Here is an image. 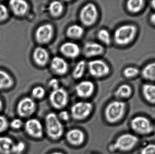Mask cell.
<instances>
[{
    "instance_id": "obj_1",
    "label": "cell",
    "mask_w": 155,
    "mask_h": 154,
    "mask_svg": "<svg viewBox=\"0 0 155 154\" xmlns=\"http://www.w3.org/2000/svg\"><path fill=\"white\" fill-rule=\"evenodd\" d=\"M46 134L53 140H58L62 137L64 127L58 115L53 112L48 113L45 117Z\"/></svg>"
},
{
    "instance_id": "obj_2",
    "label": "cell",
    "mask_w": 155,
    "mask_h": 154,
    "mask_svg": "<svg viewBox=\"0 0 155 154\" xmlns=\"http://www.w3.org/2000/svg\"><path fill=\"white\" fill-rule=\"evenodd\" d=\"M126 104L122 101H112L107 106L104 111L106 120L110 124L119 122L125 113Z\"/></svg>"
},
{
    "instance_id": "obj_3",
    "label": "cell",
    "mask_w": 155,
    "mask_h": 154,
    "mask_svg": "<svg viewBox=\"0 0 155 154\" xmlns=\"http://www.w3.org/2000/svg\"><path fill=\"white\" fill-rule=\"evenodd\" d=\"M137 28L133 24H125L117 28L114 32V39L118 45L124 46L129 44L135 38Z\"/></svg>"
},
{
    "instance_id": "obj_4",
    "label": "cell",
    "mask_w": 155,
    "mask_h": 154,
    "mask_svg": "<svg viewBox=\"0 0 155 154\" xmlns=\"http://www.w3.org/2000/svg\"><path fill=\"white\" fill-rule=\"evenodd\" d=\"M139 142V139L134 135L125 134L118 137L115 142L110 145V150L127 152L132 150Z\"/></svg>"
},
{
    "instance_id": "obj_5",
    "label": "cell",
    "mask_w": 155,
    "mask_h": 154,
    "mask_svg": "<svg viewBox=\"0 0 155 154\" xmlns=\"http://www.w3.org/2000/svg\"><path fill=\"white\" fill-rule=\"evenodd\" d=\"M93 108V105L90 102H78L71 107V116L74 119L78 121L84 120L91 115Z\"/></svg>"
},
{
    "instance_id": "obj_6",
    "label": "cell",
    "mask_w": 155,
    "mask_h": 154,
    "mask_svg": "<svg viewBox=\"0 0 155 154\" xmlns=\"http://www.w3.org/2000/svg\"><path fill=\"white\" fill-rule=\"evenodd\" d=\"M98 17V11L96 6L92 3L87 4L81 9L79 18L84 25L90 26L96 21Z\"/></svg>"
},
{
    "instance_id": "obj_7",
    "label": "cell",
    "mask_w": 155,
    "mask_h": 154,
    "mask_svg": "<svg viewBox=\"0 0 155 154\" xmlns=\"http://www.w3.org/2000/svg\"><path fill=\"white\" fill-rule=\"evenodd\" d=\"M49 100L53 107L56 109H61L67 105L69 101V96L65 89L60 87L53 90L51 92Z\"/></svg>"
},
{
    "instance_id": "obj_8",
    "label": "cell",
    "mask_w": 155,
    "mask_h": 154,
    "mask_svg": "<svg viewBox=\"0 0 155 154\" xmlns=\"http://www.w3.org/2000/svg\"><path fill=\"white\" fill-rule=\"evenodd\" d=\"M130 124L132 129L140 134H148L153 131V124L145 117H136L132 119Z\"/></svg>"
},
{
    "instance_id": "obj_9",
    "label": "cell",
    "mask_w": 155,
    "mask_h": 154,
    "mask_svg": "<svg viewBox=\"0 0 155 154\" xmlns=\"http://www.w3.org/2000/svg\"><path fill=\"white\" fill-rule=\"evenodd\" d=\"M88 69L89 73L95 77H102L109 74L110 68L108 65L100 59L91 61L88 63Z\"/></svg>"
},
{
    "instance_id": "obj_10",
    "label": "cell",
    "mask_w": 155,
    "mask_h": 154,
    "mask_svg": "<svg viewBox=\"0 0 155 154\" xmlns=\"http://www.w3.org/2000/svg\"><path fill=\"white\" fill-rule=\"evenodd\" d=\"M25 130L31 137L40 139L43 137L44 128L41 123L36 118H31L25 122Z\"/></svg>"
},
{
    "instance_id": "obj_11",
    "label": "cell",
    "mask_w": 155,
    "mask_h": 154,
    "mask_svg": "<svg viewBox=\"0 0 155 154\" xmlns=\"http://www.w3.org/2000/svg\"><path fill=\"white\" fill-rule=\"evenodd\" d=\"M36 109V103L30 97L24 98L20 100L17 105V113L21 117L31 116Z\"/></svg>"
},
{
    "instance_id": "obj_12",
    "label": "cell",
    "mask_w": 155,
    "mask_h": 154,
    "mask_svg": "<svg viewBox=\"0 0 155 154\" xmlns=\"http://www.w3.org/2000/svg\"><path fill=\"white\" fill-rule=\"evenodd\" d=\"M54 28L51 24H45L39 26L35 32L36 41L41 44H46L52 38Z\"/></svg>"
},
{
    "instance_id": "obj_13",
    "label": "cell",
    "mask_w": 155,
    "mask_h": 154,
    "mask_svg": "<svg viewBox=\"0 0 155 154\" xmlns=\"http://www.w3.org/2000/svg\"><path fill=\"white\" fill-rule=\"evenodd\" d=\"M95 86L90 80H84L79 82L75 87V92L81 98H88L94 91Z\"/></svg>"
},
{
    "instance_id": "obj_14",
    "label": "cell",
    "mask_w": 155,
    "mask_h": 154,
    "mask_svg": "<svg viewBox=\"0 0 155 154\" xmlns=\"http://www.w3.org/2000/svg\"><path fill=\"white\" fill-rule=\"evenodd\" d=\"M67 142L71 145L79 146L82 145L85 141V134L82 130L72 129L69 130L66 134Z\"/></svg>"
},
{
    "instance_id": "obj_15",
    "label": "cell",
    "mask_w": 155,
    "mask_h": 154,
    "mask_svg": "<svg viewBox=\"0 0 155 154\" xmlns=\"http://www.w3.org/2000/svg\"><path fill=\"white\" fill-rule=\"evenodd\" d=\"M104 52V48L103 46L94 42H87L85 43L83 47V53L87 58L101 55Z\"/></svg>"
},
{
    "instance_id": "obj_16",
    "label": "cell",
    "mask_w": 155,
    "mask_h": 154,
    "mask_svg": "<svg viewBox=\"0 0 155 154\" xmlns=\"http://www.w3.org/2000/svg\"><path fill=\"white\" fill-rule=\"evenodd\" d=\"M60 51L63 55L71 58H76L80 52L79 46L74 42H71L64 43L60 48Z\"/></svg>"
},
{
    "instance_id": "obj_17",
    "label": "cell",
    "mask_w": 155,
    "mask_h": 154,
    "mask_svg": "<svg viewBox=\"0 0 155 154\" xmlns=\"http://www.w3.org/2000/svg\"><path fill=\"white\" fill-rule=\"evenodd\" d=\"M51 68L55 74L59 75L65 74L68 70V64L66 61L60 57H55L52 59Z\"/></svg>"
},
{
    "instance_id": "obj_18",
    "label": "cell",
    "mask_w": 155,
    "mask_h": 154,
    "mask_svg": "<svg viewBox=\"0 0 155 154\" xmlns=\"http://www.w3.org/2000/svg\"><path fill=\"white\" fill-rule=\"evenodd\" d=\"M9 5L12 12L16 16H23L29 9L28 3L25 1H11Z\"/></svg>"
},
{
    "instance_id": "obj_19",
    "label": "cell",
    "mask_w": 155,
    "mask_h": 154,
    "mask_svg": "<svg viewBox=\"0 0 155 154\" xmlns=\"http://www.w3.org/2000/svg\"><path fill=\"white\" fill-rule=\"evenodd\" d=\"M33 58L35 62L38 66H44L49 61V54L45 49L39 47L34 51Z\"/></svg>"
},
{
    "instance_id": "obj_20",
    "label": "cell",
    "mask_w": 155,
    "mask_h": 154,
    "mask_svg": "<svg viewBox=\"0 0 155 154\" xmlns=\"http://www.w3.org/2000/svg\"><path fill=\"white\" fill-rule=\"evenodd\" d=\"M142 93L147 101L155 104V85L145 84L142 87Z\"/></svg>"
},
{
    "instance_id": "obj_21",
    "label": "cell",
    "mask_w": 155,
    "mask_h": 154,
    "mask_svg": "<svg viewBox=\"0 0 155 154\" xmlns=\"http://www.w3.org/2000/svg\"><path fill=\"white\" fill-rule=\"evenodd\" d=\"M13 142L12 139L7 137H0V153L12 154Z\"/></svg>"
},
{
    "instance_id": "obj_22",
    "label": "cell",
    "mask_w": 155,
    "mask_h": 154,
    "mask_svg": "<svg viewBox=\"0 0 155 154\" xmlns=\"http://www.w3.org/2000/svg\"><path fill=\"white\" fill-rule=\"evenodd\" d=\"M84 33V30L83 27L78 24L71 25L66 30V35L71 39H80Z\"/></svg>"
},
{
    "instance_id": "obj_23",
    "label": "cell",
    "mask_w": 155,
    "mask_h": 154,
    "mask_svg": "<svg viewBox=\"0 0 155 154\" xmlns=\"http://www.w3.org/2000/svg\"><path fill=\"white\" fill-rule=\"evenodd\" d=\"M143 77L147 80L155 81V62L147 64L142 71Z\"/></svg>"
},
{
    "instance_id": "obj_24",
    "label": "cell",
    "mask_w": 155,
    "mask_h": 154,
    "mask_svg": "<svg viewBox=\"0 0 155 154\" xmlns=\"http://www.w3.org/2000/svg\"><path fill=\"white\" fill-rule=\"evenodd\" d=\"M144 2L143 0H130L127 3V8L130 12L137 13L143 9Z\"/></svg>"
},
{
    "instance_id": "obj_25",
    "label": "cell",
    "mask_w": 155,
    "mask_h": 154,
    "mask_svg": "<svg viewBox=\"0 0 155 154\" xmlns=\"http://www.w3.org/2000/svg\"><path fill=\"white\" fill-rule=\"evenodd\" d=\"M63 5L61 2L54 1L50 4L48 7V11L50 14L56 17L61 15L63 11Z\"/></svg>"
},
{
    "instance_id": "obj_26",
    "label": "cell",
    "mask_w": 155,
    "mask_h": 154,
    "mask_svg": "<svg viewBox=\"0 0 155 154\" xmlns=\"http://www.w3.org/2000/svg\"><path fill=\"white\" fill-rule=\"evenodd\" d=\"M13 84V81L11 76L5 71L0 70V90L9 88Z\"/></svg>"
},
{
    "instance_id": "obj_27",
    "label": "cell",
    "mask_w": 155,
    "mask_h": 154,
    "mask_svg": "<svg viewBox=\"0 0 155 154\" xmlns=\"http://www.w3.org/2000/svg\"><path fill=\"white\" fill-rule=\"evenodd\" d=\"M132 88L129 85L123 84L117 89L115 93L117 97L120 99H127L132 95Z\"/></svg>"
},
{
    "instance_id": "obj_28",
    "label": "cell",
    "mask_w": 155,
    "mask_h": 154,
    "mask_svg": "<svg viewBox=\"0 0 155 154\" xmlns=\"http://www.w3.org/2000/svg\"><path fill=\"white\" fill-rule=\"evenodd\" d=\"M86 67V62L84 60H81L78 61L73 71V77L74 78L78 79L82 77L84 74Z\"/></svg>"
},
{
    "instance_id": "obj_29",
    "label": "cell",
    "mask_w": 155,
    "mask_h": 154,
    "mask_svg": "<svg viewBox=\"0 0 155 154\" xmlns=\"http://www.w3.org/2000/svg\"><path fill=\"white\" fill-rule=\"evenodd\" d=\"M97 36L99 40L104 44L108 45L111 43V36L107 30L105 29L100 30L97 33Z\"/></svg>"
},
{
    "instance_id": "obj_30",
    "label": "cell",
    "mask_w": 155,
    "mask_h": 154,
    "mask_svg": "<svg viewBox=\"0 0 155 154\" xmlns=\"http://www.w3.org/2000/svg\"><path fill=\"white\" fill-rule=\"evenodd\" d=\"M45 90L43 87L40 86L34 88L31 91V95L33 97L36 99H41L45 96Z\"/></svg>"
},
{
    "instance_id": "obj_31",
    "label": "cell",
    "mask_w": 155,
    "mask_h": 154,
    "mask_svg": "<svg viewBox=\"0 0 155 154\" xmlns=\"http://www.w3.org/2000/svg\"><path fill=\"white\" fill-rule=\"evenodd\" d=\"M139 71L137 68L133 67H129L126 68L124 71L125 77L128 78L134 77L139 74Z\"/></svg>"
},
{
    "instance_id": "obj_32",
    "label": "cell",
    "mask_w": 155,
    "mask_h": 154,
    "mask_svg": "<svg viewBox=\"0 0 155 154\" xmlns=\"http://www.w3.org/2000/svg\"><path fill=\"white\" fill-rule=\"evenodd\" d=\"M25 143L23 142H18L14 145L12 154H21L25 151Z\"/></svg>"
},
{
    "instance_id": "obj_33",
    "label": "cell",
    "mask_w": 155,
    "mask_h": 154,
    "mask_svg": "<svg viewBox=\"0 0 155 154\" xmlns=\"http://www.w3.org/2000/svg\"><path fill=\"white\" fill-rule=\"evenodd\" d=\"M141 154H155V144H149L143 147Z\"/></svg>"
},
{
    "instance_id": "obj_34",
    "label": "cell",
    "mask_w": 155,
    "mask_h": 154,
    "mask_svg": "<svg viewBox=\"0 0 155 154\" xmlns=\"http://www.w3.org/2000/svg\"><path fill=\"white\" fill-rule=\"evenodd\" d=\"M8 16V9L5 5L0 4V22L6 20Z\"/></svg>"
},
{
    "instance_id": "obj_35",
    "label": "cell",
    "mask_w": 155,
    "mask_h": 154,
    "mask_svg": "<svg viewBox=\"0 0 155 154\" xmlns=\"http://www.w3.org/2000/svg\"><path fill=\"white\" fill-rule=\"evenodd\" d=\"M8 127V122L7 119L4 116L0 115V133L5 131Z\"/></svg>"
},
{
    "instance_id": "obj_36",
    "label": "cell",
    "mask_w": 155,
    "mask_h": 154,
    "mask_svg": "<svg viewBox=\"0 0 155 154\" xmlns=\"http://www.w3.org/2000/svg\"><path fill=\"white\" fill-rule=\"evenodd\" d=\"M23 125V122L19 118L14 119L11 123V126L14 129H18L21 128Z\"/></svg>"
},
{
    "instance_id": "obj_37",
    "label": "cell",
    "mask_w": 155,
    "mask_h": 154,
    "mask_svg": "<svg viewBox=\"0 0 155 154\" xmlns=\"http://www.w3.org/2000/svg\"><path fill=\"white\" fill-rule=\"evenodd\" d=\"M58 116L61 121L62 120L64 122H67L70 120L71 115L68 111L66 110H62L60 112Z\"/></svg>"
},
{
    "instance_id": "obj_38",
    "label": "cell",
    "mask_w": 155,
    "mask_h": 154,
    "mask_svg": "<svg viewBox=\"0 0 155 154\" xmlns=\"http://www.w3.org/2000/svg\"><path fill=\"white\" fill-rule=\"evenodd\" d=\"M49 86L53 90L57 89L60 88L59 86V81L57 79H51L49 82Z\"/></svg>"
},
{
    "instance_id": "obj_39",
    "label": "cell",
    "mask_w": 155,
    "mask_h": 154,
    "mask_svg": "<svg viewBox=\"0 0 155 154\" xmlns=\"http://www.w3.org/2000/svg\"><path fill=\"white\" fill-rule=\"evenodd\" d=\"M150 21L155 26V13L153 14L150 16Z\"/></svg>"
},
{
    "instance_id": "obj_40",
    "label": "cell",
    "mask_w": 155,
    "mask_h": 154,
    "mask_svg": "<svg viewBox=\"0 0 155 154\" xmlns=\"http://www.w3.org/2000/svg\"><path fill=\"white\" fill-rule=\"evenodd\" d=\"M151 5L152 7L155 9V0L154 1H152L151 2Z\"/></svg>"
},
{
    "instance_id": "obj_41",
    "label": "cell",
    "mask_w": 155,
    "mask_h": 154,
    "mask_svg": "<svg viewBox=\"0 0 155 154\" xmlns=\"http://www.w3.org/2000/svg\"><path fill=\"white\" fill-rule=\"evenodd\" d=\"M3 107V103L2 102V100H1V99H0V111L2 110V108Z\"/></svg>"
},
{
    "instance_id": "obj_42",
    "label": "cell",
    "mask_w": 155,
    "mask_h": 154,
    "mask_svg": "<svg viewBox=\"0 0 155 154\" xmlns=\"http://www.w3.org/2000/svg\"><path fill=\"white\" fill-rule=\"evenodd\" d=\"M51 154H64L62 152H54L52 153Z\"/></svg>"
},
{
    "instance_id": "obj_43",
    "label": "cell",
    "mask_w": 155,
    "mask_h": 154,
    "mask_svg": "<svg viewBox=\"0 0 155 154\" xmlns=\"http://www.w3.org/2000/svg\"><path fill=\"white\" fill-rule=\"evenodd\" d=\"M153 130L155 132V123L153 125Z\"/></svg>"
}]
</instances>
